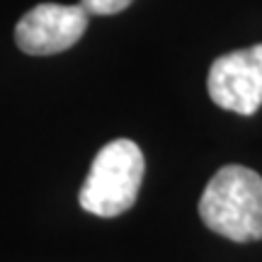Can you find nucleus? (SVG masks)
Returning a JSON list of instances; mask_svg holds the SVG:
<instances>
[{
    "label": "nucleus",
    "instance_id": "7ed1b4c3",
    "mask_svg": "<svg viewBox=\"0 0 262 262\" xmlns=\"http://www.w3.org/2000/svg\"><path fill=\"white\" fill-rule=\"evenodd\" d=\"M206 90L216 107L253 117L262 107V44L216 58L209 68Z\"/></svg>",
    "mask_w": 262,
    "mask_h": 262
},
{
    "label": "nucleus",
    "instance_id": "f257e3e1",
    "mask_svg": "<svg viewBox=\"0 0 262 262\" xmlns=\"http://www.w3.org/2000/svg\"><path fill=\"white\" fill-rule=\"evenodd\" d=\"M199 216L209 231L233 243L262 241V178L245 165H224L206 182Z\"/></svg>",
    "mask_w": 262,
    "mask_h": 262
},
{
    "label": "nucleus",
    "instance_id": "f03ea898",
    "mask_svg": "<svg viewBox=\"0 0 262 262\" xmlns=\"http://www.w3.org/2000/svg\"><path fill=\"white\" fill-rule=\"evenodd\" d=\"M146 160L131 139H114L97 150L78 202L88 214L114 219L136 204Z\"/></svg>",
    "mask_w": 262,
    "mask_h": 262
},
{
    "label": "nucleus",
    "instance_id": "20e7f679",
    "mask_svg": "<svg viewBox=\"0 0 262 262\" xmlns=\"http://www.w3.org/2000/svg\"><path fill=\"white\" fill-rule=\"evenodd\" d=\"M90 15L78 5L41 3L15 25V44L29 56H51L75 47L88 29Z\"/></svg>",
    "mask_w": 262,
    "mask_h": 262
},
{
    "label": "nucleus",
    "instance_id": "39448f33",
    "mask_svg": "<svg viewBox=\"0 0 262 262\" xmlns=\"http://www.w3.org/2000/svg\"><path fill=\"white\" fill-rule=\"evenodd\" d=\"M134 3V0H80V8L88 12V15H100V17H107V15H117L126 10Z\"/></svg>",
    "mask_w": 262,
    "mask_h": 262
}]
</instances>
